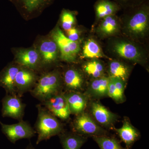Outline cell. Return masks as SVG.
I'll return each instance as SVG.
<instances>
[{
  "instance_id": "1",
  "label": "cell",
  "mask_w": 149,
  "mask_h": 149,
  "mask_svg": "<svg viewBox=\"0 0 149 149\" xmlns=\"http://www.w3.org/2000/svg\"><path fill=\"white\" fill-rule=\"evenodd\" d=\"M63 89L61 73L58 70L55 69L41 72L37 84L29 93L41 103L62 92Z\"/></svg>"
},
{
  "instance_id": "2",
  "label": "cell",
  "mask_w": 149,
  "mask_h": 149,
  "mask_svg": "<svg viewBox=\"0 0 149 149\" xmlns=\"http://www.w3.org/2000/svg\"><path fill=\"white\" fill-rule=\"evenodd\" d=\"M38 114L34 128L37 134L36 144L58 136L64 131V125L41 104L36 105Z\"/></svg>"
},
{
  "instance_id": "3",
  "label": "cell",
  "mask_w": 149,
  "mask_h": 149,
  "mask_svg": "<svg viewBox=\"0 0 149 149\" xmlns=\"http://www.w3.org/2000/svg\"><path fill=\"white\" fill-rule=\"evenodd\" d=\"M51 36L58 47L60 59L68 63L74 62L80 50L78 41L74 42L69 40L58 27L53 30Z\"/></svg>"
},
{
  "instance_id": "4",
  "label": "cell",
  "mask_w": 149,
  "mask_h": 149,
  "mask_svg": "<svg viewBox=\"0 0 149 149\" xmlns=\"http://www.w3.org/2000/svg\"><path fill=\"white\" fill-rule=\"evenodd\" d=\"M75 116L72 123V132L86 137L108 135V131L99 125L88 113L84 111Z\"/></svg>"
},
{
  "instance_id": "5",
  "label": "cell",
  "mask_w": 149,
  "mask_h": 149,
  "mask_svg": "<svg viewBox=\"0 0 149 149\" xmlns=\"http://www.w3.org/2000/svg\"><path fill=\"white\" fill-rule=\"evenodd\" d=\"M34 47L40 54L44 71L47 70L60 58L58 47L51 35L40 37L36 41Z\"/></svg>"
},
{
  "instance_id": "6",
  "label": "cell",
  "mask_w": 149,
  "mask_h": 149,
  "mask_svg": "<svg viewBox=\"0 0 149 149\" xmlns=\"http://www.w3.org/2000/svg\"><path fill=\"white\" fill-rule=\"evenodd\" d=\"M14 61L21 66L32 70L39 73L44 72L40 54L33 46L28 48H17L14 49Z\"/></svg>"
},
{
  "instance_id": "7",
  "label": "cell",
  "mask_w": 149,
  "mask_h": 149,
  "mask_svg": "<svg viewBox=\"0 0 149 149\" xmlns=\"http://www.w3.org/2000/svg\"><path fill=\"white\" fill-rule=\"evenodd\" d=\"M1 131L9 141L13 144L22 139H29L36 135L34 128L27 121L22 120L15 124H4L0 121Z\"/></svg>"
},
{
  "instance_id": "8",
  "label": "cell",
  "mask_w": 149,
  "mask_h": 149,
  "mask_svg": "<svg viewBox=\"0 0 149 149\" xmlns=\"http://www.w3.org/2000/svg\"><path fill=\"white\" fill-rule=\"evenodd\" d=\"M1 114L3 117H9L18 121L23 120L26 104L21 97L15 95L6 94L2 100Z\"/></svg>"
},
{
  "instance_id": "9",
  "label": "cell",
  "mask_w": 149,
  "mask_h": 149,
  "mask_svg": "<svg viewBox=\"0 0 149 149\" xmlns=\"http://www.w3.org/2000/svg\"><path fill=\"white\" fill-rule=\"evenodd\" d=\"M39 74L32 70L20 66L15 82L17 95L21 97L24 94L32 91L37 84Z\"/></svg>"
},
{
  "instance_id": "10",
  "label": "cell",
  "mask_w": 149,
  "mask_h": 149,
  "mask_svg": "<svg viewBox=\"0 0 149 149\" xmlns=\"http://www.w3.org/2000/svg\"><path fill=\"white\" fill-rule=\"evenodd\" d=\"M91 115L96 122L104 128L112 129L118 120L117 115L108 109L100 102L93 101L90 104Z\"/></svg>"
},
{
  "instance_id": "11",
  "label": "cell",
  "mask_w": 149,
  "mask_h": 149,
  "mask_svg": "<svg viewBox=\"0 0 149 149\" xmlns=\"http://www.w3.org/2000/svg\"><path fill=\"white\" fill-rule=\"evenodd\" d=\"M54 115L63 120H68L70 111L63 91L41 103Z\"/></svg>"
},
{
  "instance_id": "12",
  "label": "cell",
  "mask_w": 149,
  "mask_h": 149,
  "mask_svg": "<svg viewBox=\"0 0 149 149\" xmlns=\"http://www.w3.org/2000/svg\"><path fill=\"white\" fill-rule=\"evenodd\" d=\"M149 28V11L147 8L140 9L134 14L128 21L127 30L134 37H143Z\"/></svg>"
},
{
  "instance_id": "13",
  "label": "cell",
  "mask_w": 149,
  "mask_h": 149,
  "mask_svg": "<svg viewBox=\"0 0 149 149\" xmlns=\"http://www.w3.org/2000/svg\"><path fill=\"white\" fill-rule=\"evenodd\" d=\"M24 17L37 16L50 3L52 0H12Z\"/></svg>"
},
{
  "instance_id": "14",
  "label": "cell",
  "mask_w": 149,
  "mask_h": 149,
  "mask_svg": "<svg viewBox=\"0 0 149 149\" xmlns=\"http://www.w3.org/2000/svg\"><path fill=\"white\" fill-rule=\"evenodd\" d=\"M63 89L65 91H82L84 89V79L83 74L75 68H68L62 75Z\"/></svg>"
},
{
  "instance_id": "15",
  "label": "cell",
  "mask_w": 149,
  "mask_h": 149,
  "mask_svg": "<svg viewBox=\"0 0 149 149\" xmlns=\"http://www.w3.org/2000/svg\"><path fill=\"white\" fill-rule=\"evenodd\" d=\"M20 65L15 61L9 63L0 72V87L5 90L6 94L15 95V82Z\"/></svg>"
},
{
  "instance_id": "16",
  "label": "cell",
  "mask_w": 149,
  "mask_h": 149,
  "mask_svg": "<svg viewBox=\"0 0 149 149\" xmlns=\"http://www.w3.org/2000/svg\"><path fill=\"white\" fill-rule=\"evenodd\" d=\"M116 132L123 143L126 149H130L141 137V133L132 124L128 118H124L121 128H115Z\"/></svg>"
},
{
  "instance_id": "17",
  "label": "cell",
  "mask_w": 149,
  "mask_h": 149,
  "mask_svg": "<svg viewBox=\"0 0 149 149\" xmlns=\"http://www.w3.org/2000/svg\"><path fill=\"white\" fill-rule=\"evenodd\" d=\"M63 94L71 114L77 116L85 111L89 100L85 93L77 91H65Z\"/></svg>"
},
{
  "instance_id": "18",
  "label": "cell",
  "mask_w": 149,
  "mask_h": 149,
  "mask_svg": "<svg viewBox=\"0 0 149 149\" xmlns=\"http://www.w3.org/2000/svg\"><path fill=\"white\" fill-rule=\"evenodd\" d=\"M109 77H103L93 79L88 85L85 94L89 99H97L107 96Z\"/></svg>"
},
{
  "instance_id": "19",
  "label": "cell",
  "mask_w": 149,
  "mask_h": 149,
  "mask_svg": "<svg viewBox=\"0 0 149 149\" xmlns=\"http://www.w3.org/2000/svg\"><path fill=\"white\" fill-rule=\"evenodd\" d=\"M113 49L117 54L123 58L137 62L141 61L142 56L140 51L131 43L118 42L115 44Z\"/></svg>"
},
{
  "instance_id": "20",
  "label": "cell",
  "mask_w": 149,
  "mask_h": 149,
  "mask_svg": "<svg viewBox=\"0 0 149 149\" xmlns=\"http://www.w3.org/2000/svg\"><path fill=\"white\" fill-rule=\"evenodd\" d=\"M126 82L117 77H109L108 87V97L116 103H122L125 100L124 92Z\"/></svg>"
},
{
  "instance_id": "21",
  "label": "cell",
  "mask_w": 149,
  "mask_h": 149,
  "mask_svg": "<svg viewBox=\"0 0 149 149\" xmlns=\"http://www.w3.org/2000/svg\"><path fill=\"white\" fill-rule=\"evenodd\" d=\"M63 149H80L87 141L85 136L64 131L58 135Z\"/></svg>"
},
{
  "instance_id": "22",
  "label": "cell",
  "mask_w": 149,
  "mask_h": 149,
  "mask_svg": "<svg viewBox=\"0 0 149 149\" xmlns=\"http://www.w3.org/2000/svg\"><path fill=\"white\" fill-rule=\"evenodd\" d=\"M109 77H117L126 82L130 73V70L127 65L117 61H113L109 65Z\"/></svg>"
},
{
  "instance_id": "23",
  "label": "cell",
  "mask_w": 149,
  "mask_h": 149,
  "mask_svg": "<svg viewBox=\"0 0 149 149\" xmlns=\"http://www.w3.org/2000/svg\"><path fill=\"white\" fill-rule=\"evenodd\" d=\"M118 10V6L116 4L107 0L100 1L95 6L96 15L98 19H102L107 17L114 15Z\"/></svg>"
},
{
  "instance_id": "24",
  "label": "cell",
  "mask_w": 149,
  "mask_h": 149,
  "mask_svg": "<svg viewBox=\"0 0 149 149\" xmlns=\"http://www.w3.org/2000/svg\"><path fill=\"white\" fill-rule=\"evenodd\" d=\"M83 69L85 73L93 79L104 76V65L97 59H93L86 63L83 65Z\"/></svg>"
},
{
  "instance_id": "25",
  "label": "cell",
  "mask_w": 149,
  "mask_h": 149,
  "mask_svg": "<svg viewBox=\"0 0 149 149\" xmlns=\"http://www.w3.org/2000/svg\"><path fill=\"white\" fill-rule=\"evenodd\" d=\"M118 29L117 19L114 15H113L102 19L98 30L99 33L104 36H109L116 33Z\"/></svg>"
},
{
  "instance_id": "26",
  "label": "cell",
  "mask_w": 149,
  "mask_h": 149,
  "mask_svg": "<svg viewBox=\"0 0 149 149\" xmlns=\"http://www.w3.org/2000/svg\"><path fill=\"white\" fill-rule=\"evenodd\" d=\"M103 56L101 49L96 41L90 39L85 42L83 47V58H97Z\"/></svg>"
},
{
  "instance_id": "27",
  "label": "cell",
  "mask_w": 149,
  "mask_h": 149,
  "mask_svg": "<svg viewBox=\"0 0 149 149\" xmlns=\"http://www.w3.org/2000/svg\"><path fill=\"white\" fill-rule=\"evenodd\" d=\"M94 141L98 144L100 149H126L120 145L116 138L107 136H94Z\"/></svg>"
},
{
  "instance_id": "28",
  "label": "cell",
  "mask_w": 149,
  "mask_h": 149,
  "mask_svg": "<svg viewBox=\"0 0 149 149\" xmlns=\"http://www.w3.org/2000/svg\"><path fill=\"white\" fill-rule=\"evenodd\" d=\"M75 20V16L72 12L66 10L62 12L61 21L62 27L65 31H68L73 27Z\"/></svg>"
},
{
  "instance_id": "29",
  "label": "cell",
  "mask_w": 149,
  "mask_h": 149,
  "mask_svg": "<svg viewBox=\"0 0 149 149\" xmlns=\"http://www.w3.org/2000/svg\"><path fill=\"white\" fill-rule=\"evenodd\" d=\"M67 32V37L71 41L77 42L79 40V33L78 30L76 28L72 27Z\"/></svg>"
},
{
  "instance_id": "30",
  "label": "cell",
  "mask_w": 149,
  "mask_h": 149,
  "mask_svg": "<svg viewBox=\"0 0 149 149\" xmlns=\"http://www.w3.org/2000/svg\"><path fill=\"white\" fill-rule=\"evenodd\" d=\"M25 149H36L35 148L33 147L32 146V144L31 143H29V145L27 146L26 147V148Z\"/></svg>"
},
{
  "instance_id": "31",
  "label": "cell",
  "mask_w": 149,
  "mask_h": 149,
  "mask_svg": "<svg viewBox=\"0 0 149 149\" xmlns=\"http://www.w3.org/2000/svg\"><path fill=\"white\" fill-rule=\"evenodd\" d=\"M123 1H125V0H123Z\"/></svg>"
}]
</instances>
